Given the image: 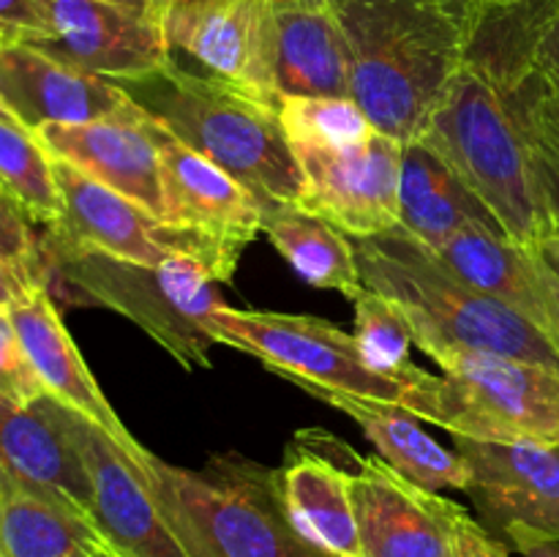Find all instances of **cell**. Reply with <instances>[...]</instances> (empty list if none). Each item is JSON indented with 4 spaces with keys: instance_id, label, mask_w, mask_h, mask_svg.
Returning <instances> with one entry per match:
<instances>
[{
    "instance_id": "6da1fadb",
    "label": "cell",
    "mask_w": 559,
    "mask_h": 557,
    "mask_svg": "<svg viewBox=\"0 0 559 557\" xmlns=\"http://www.w3.org/2000/svg\"><path fill=\"white\" fill-rule=\"evenodd\" d=\"M347 52L349 98L380 134L413 142L464 63L473 25L440 0H325Z\"/></svg>"
},
{
    "instance_id": "7a4b0ae2",
    "label": "cell",
    "mask_w": 559,
    "mask_h": 557,
    "mask_svg": "<svg viewBox=\"0 0 559 557\" xmlns=\"http://www.w3.org/2000/svg\"><path fill=\"white\" fill-rule=\"evenodd\" d=\"M353 246L366 289L399 306L413 344L424 353L437 344H456L559 371V353L535 322L464 284L409 235L393 229L353 238Z\"/></svg>"
},
{
    "instance_id": "3957f363",
    "label": "cell",
    "mask_w": 559,
    "mask_h": 557,
    "mask_svg": "<svg viewBox=\"0 0 559 557\" xmlns=\"http://www.w3.org/2000/svg\"><path fill=\"white\" fill-rule=\"evenodd\" d=\"M140 467L189 557H328L289 524L278 470L243 453H213L186 470L147 448Z\"/></svg>"
},
{
    "instance_id": "277c9868",
    "label": "cell",
    "mask_w": 559,
    "mask_h": 557,
    "mask_svg": "<svg viewBox=\"0 0 559 557\" xmlns=\"http://www.w3.org/2000/svg\"><path fill=\"white\" fill-rule=\"evenodd\" d=\"M118 85L169 134L218 164L260 200L298 205L304 175L278 123V109L175 60L156 74Z\"/></svg>"
},
{
    "instance_id": "5b68a950",
    "label": "cell",
    "mask_w": 559,
    "mask_h": 557,
    "mask_svg": "<svg viewBox=\"0 0 559 557\" xmlns=\"http://www.w3.org/2000/svg\"><path fill=\"white\" fill-rule=\"evenodd\" d=\"M418 140L448 164L522 249L549 238L527 145L500 87L464 60L426 118Z\"/></svg>"
},
{
    "instance_id": "8992f818",
    "label": "cell",
    "mask_w": 559,
    "mask_h": 557,
    "mask_svg": "<svg viewBox=\"0 0 559 557\" xmlns=\"http://www.w3.org/2000/svg\"><path fill=\"white\" fill-rule=\"evenodd\" d=\"M47 289L80 306H104L129 317L186 371L207 369L216 342L211 320L222 306L213 273L191 257L164 265L115 260L44 235Z\"/></svg>"
},
{
    "instance_id": "52a82bcc",
    "label": "cell",
    "mask_w": 559,
    "mask_h": 557,
    "mask_svg": "<svg viewBox=\"0 0 559 557\" xmlns=\"http://www.w3.org/2000/svg\"><path fill=\"white\" fill-rule=\"evenodd\" d=\"M426 355L442 375L420 369L409 382L404 410L415 418L456 437L559 448V371L456 344H437Z\"/></svg>"
},
{
    "instance_id": "ba28073f",
    "label": "cell",
    "mask_w": 559,
    "mask_h": 557,
    "mask_svg": "<svg viewBox=\"0 0 559 557\" xmlns=\"http://www.w3.org/2000/svg\"><path fill=\"white\" fill-rule=\"evenodd\" d=\"M211 331L218 344L254 355L306 393L336 391L407 407L409 382L377 371L360 353L353 333L338 331L320 317L229 309L222 304L213 315Z\"/></svg>"
},
{
    "instance_id": "9c48e42d",
    "label": "cell",
    "mask_w": 559,
    "mask_h": 557,
    "mask_svg": "<svg viewBox=\"0 0 559 557\" xmlns=\"http://www.w3.org/2000/svg\"><path fill=\"white\" fill-rule=\"evenodd\" d=\"M63 213L49 224V238L115 260L164 265L178 257L200 260L216 282H233L243 249L153 216L120 191L98 183L74 164L52 158Z\"/></svg>"
},
{
    "instance_id": "30bf717a",
    "label": "cell",
    "mask_w": 559,
    "mask_h": 557,
    "mask_svg": "<svg viewBox=\"0 0 559 557\" xmlns=\"http://www.w3.org/2000/svg\"><path fill=\"white\" fill-rule=\"evenodd\" d=\"M164 33L218 82L278 109L273 0H180L169 5Z\"/></svg>"
},
{
    "instance_id": "8fae6325",
    "label": "cell",
    "mask_w": 559,
    "mask_h": 557,
    "mask_svg": "<svg viewBox=\"0 0 559 557\" xmlns=\"http://www.w3.org/2000/svg\"><path fill=\"white\" fill-rule=\"evenodd\" d=\"M402 145L380 131L347 147L293 145L304 175L298 205L336 224L349 238L393 233L399 227Z\"/></svg>"
},
{
    "instance_id": "7c38bea8",
    "label": "cell",
    "mask_w": 559,
    "mask_h": 557,
    "mask_svg": "<svg viewBox=\"0 0 559 557\" xmlns=\"http://www.w3.org/2000/svg\"><path fill=\"white\" fill-rule=\"evenodd\" d=\"M93 484V522L120 557H189L158 511L140 464L98 424L52 399Z\"/></svg>"
},
{
    "instance_id": "4fadbf2b",
    "label": "cell",
    "mask_w": 559,
    "mask_h": 557,
    "mask_svg": "<svg viewBox=\"0 0 559 557\" xmlns=\"http://www.w3.org/2000/svg\"><path fill=\"white\" fill-rule=\"evenodd\" d=\"M453 437L469 464L467 495L502 535L533 533L559 541V448Z\"/></svg>"
},
{
    "instance_id": "5bb4252c",
    "label": "cell",
    "mask_w": 559,
    "mask_h": 557,
    "mask_svg": "<svg viewBox=\"0 0 559 557\" xmlns=\"http://www.w3.org/2000/svg\"><path fill=\"white\" fill-rule=\"evenodd\" d=\"M349 495L364 557H456L459 502L413 484L385 459L355 453Z\"/></svg>"
},
{
    "instance_id": "9a60e30c",
    "label": "cell",
    "mask_w": 559,
    "mask_h": 557,
    "mask_svg": "<svg viewBox=\"0 0 559 557\" xmlns=\"http://www.w3.org/2000/svg\"><path fill=\"white\" fill-rule=\"evenodd\" d=\"M52 36L36 49L112 82L140 80L173 63L164 25L104 0H47Z\"/></svg>"
},
{
    "instance_id": "2e32d148",
    "label": "cell",
    "mask_w": 559,
    "mask_h": 557,
    "mask_svg": "<svg viewBox=\"0 0 559 557\" xmlns=\"http://www.w3.org/2000/svg\"><path fill=\"white\" fill-rule=\"evenodd\" d=\"M355 453L325 431L300 429L278 467L289 524L328 557H364L349 495Z\"/></svg>"
},
{
    "instance_id": "e0dca14e",
    "label": "cell",
    "mask_w": 559,
    "mask_h": 557,
    "mask_svg": "<svg viewBox=\"0 0 559 557\" xmlns=\"http://www.w3.org/2000/svg\"><path fill=\"white\" fill-rule=\"evenodd\" d=\"M0 104L33 131L145 112L118 82L60 63L27 44L0 47Z\"/></svg>"
},
{
    "instance_id": "ac0fdd59",
    "label": "cell",
    "mask_w": 559,
    "mask_h": 557,
    "mask_svg": "<svg viewBox=\"0 0 559 557\" xmlns=\"http://www.w3.org/2000/svg\"><path fill=\"white\" fill-rule=\"evenodd\" d=\"M153 137L162 158L164 218L246 249L262 233L267 202L211 158L183 145L156 118Z\"/></svg>"
},
{
    "instance_id": "d6986e66",
    "label": "cell",
    "mask_w": 559,
    "mask_h": 557,
    "mask_svg": "<svg viewBox=\"0 0 559 557\" xmlns=\"http://www.w3.org/2000/svg\"><path fill=\"white\" fill-rule=\"evenodd\" d=\"M464 60L484 71L506 98L527 145L535 186L551 233L559 235V98L533 66V42L519 36H480Z\"/></svg>"
},
{
    "instance_id": "ffe728a7",
    "label": "cell",
    "mask_w": 559,
    "mask_h": 557,
    "mask_svg": "<svg viewBox=\"0 0 559 557\" xmlns=\"http://www.w3.org/2000/svg\"><path fill=\"white\" fill-rule=\"evenodd\" d=\"M36 134L52 158L74 164L98 183L164 218L162 158L147 112L76 126L52 123L36 129Z\"/></svg>"
},
{
    "instance_id": "44dd1931",
    "label": "cell",
    "mask_w": 559,
    "mask_h": 557,
    "mask_svg": "<svg viewBox=\"0 0 559 557\" xmlns=\"http://www.w3.org/2000/svg\"><path fill=\"white\" fill-rule=\"evenodd\" d=\"M9 317L14 322V331L20 336L22 349H25L27 364L36 371L44 393H49L52 399L63 402L66 407L76 410L85 418H91L93 424L102 426L140 464L145 446H140L131 437V431L118 418L109 399L102 393L96 377L91 375L74 339L66 331L63 320H60L52 293L47 287L33 289L25 300L11 306Z\"/></svg>"
},
{
    "instance_id": "7402d4cb",
    "label": "cell",
    "mask_w": 559,
    "mask_h": 557,
    "mask_svg": "<svg viewBox=\"0 0 559 557\" xmlns=\"http://www.w3.org/2000/svg\"><path fill=\"white\" fill-rule=\"evenodd\" d=\"M0 473L93 519V484L52 396L0 410Z\"/></svg>"
},
{
    "instance_id": "603a6c76",
    "label": "cell",
    "mask_w": 559,
    "mask_h": 557,
    "mask_svg": "<svg viewBox=\"0 0 559 557\" xmlns=\"http://www.w3.org/2000/svg\"><path fill=\"white\" fill-rule=\"evenodd\" d=\"M311 396L349 415L364 429L366 440L377 448L380 459H385L413 484L429 491H467L469 464L464 462L462 453L456 448L451 451V448L440 446L429 431L420 429L418 418L409 410L336 391H314Z\"/></svg>"
},
{
    "instance_id": "cb8c5ba5",
    "label": "cell",
    "mask_w": 559,
    "mask_h": 557,
    "mask_svg": "<svg viewBox=\"0 0 559 557\" xmlns=\"http://www.w3.org/2000/svg\"><path fill=\"white\" fill-rule=\"evenodd\" d=\"M278 96L349 98L347 52L325 0H273Z\"/></svg>"
},
{
    "instance_id": "d4e9b609",
    "label": "cell",
    "mask_w": 559,
    "mask_h": 557,
    "mask_svg": "<svg viewBox=\"0 0 559 557\" xmlns=\"http://www.w3.org/2000/svg\"><path fill=\"white\" fill-rule=\"evenodd\" d=\"M431 251L453 276L516 309L549 336L544 282L530 249L513 244L502 229L475 224Z\"/></svg>"
},
{
    "instance_id": "484cf974",
    "label": "cell",
    "mask_w": 559,
    "mask_h": 557,
    "mask_svg": "<svg viewBox=\"0 0 559 557\" xmlns=\"http://www.w3.org/2000/svg\"><path fill=\"white\" fill-rule=\"evenodd\" d=\"M486 224L502 229L478 197L420 140L402 145L399 173V233L437 249L462 229Z\"/></svg>"
},
{
    "instance_id": "4316f807",
    "label": "cell",
    "mask_w": 559,
    "mask_h": 557,
    "mask_svg": "<svg viewBox=\"0 0 559 557\" xmlns=\"http://www.w3.org/2000/svg\"><path fill=\"white\" fill-rule=\"evenodd\" d=\"M104 546L91 517L0 473V557H85Z\"/></svg>"
},
{
    "instance_id": "83f0119b",
    "label": "cell",
    "mask_w": 559,
    "mask_h": 557,
    "mask_svg": "<svg viewBox=\"0 0 559 557\" xmlns=\"http://www.w3.org/2000/svg\"><path fill=\"white\" fill-rule=\"evenodd\" d=\"M262 233L306 284L355 300L366 293L353 238L328 218L289 202H267Z\"/></svg>"
},
{
    "instance_id": "f1b7e54d",
    "label": "cell",
    "mask_w": 559,
    "mask_h": 557,
    "mask_svg": "<svg viewBox=\"0 0 559 557\" xmlns=\"http://www.w3.org/2000/svg\"><path fill=\"white\" fill-rule=\"evenodd\" d=\"M0 189L14 200L27 222L49 227L63 213L52 156L41 145L36 131L3 109H0Z\"/></svg>"
},
{
    "instance_id": "f546056e",
    "label": "cell",
    "mask_w": 559,
    "mask_h": 557,
    "mask_svg": "<svg viewBox=\"0 0 559 557\" xmlns=\"http://www.w3.org/2000/svg\"><path fill=\"white\" fill-rule=\"evenodd\" d=\"M278 123L289 147H347L377 134L364 109L338 96H282Z\"/></svg>"
},
{
    "instance_id": "4dcf8cb0",
    "label": "cell",
    "mask_w": 559,
    "mask_h": 557,
    "mask_svg": "<svg viewBox=\"0 0 559 557\" xmlns=\"http://www.w3.org/2000/svg\"><path fill=\"white\" fill-rule=\"evenodd\" d=\"M355 304V342L377 371L396 377L402 382H413L418 366L409 360L413 331L393 300L385 295L366 289L353 300Z\"/></svg>"
},
{
    "instance_id": "1f68e13d",
    "label": "cell",
    "mask_w": 559,
    "mask_h": 557,
    "mask_svg": "<svg viewBox=\"0 0 559 557\" xmlns=\"http://www.w3.org/2000/svg\"><path fill=\"white\" fill-rule=\"evenodd\" d=\"M44 393L14 331L9 311L0 309V410L25 407Z\"/></svg>"
},
{
    "instance_id": "d6a6232c",
    "label": "cell",
    "mask_w": 559,
    "mask_h": 557,
    "mask_svg": "<svg viewBox=\"0 0 559 557\" xmlns=\"http://www.w3.org/2000/svg\"><path fill=\"white\" fill-rule=\"evenodd\" d=\"M0 254L20 268L33 284L47 287V268H44L41 244L33 235L25 213L14 205L9 194L0 189Z\"/></svg>"
},
{
    "instance_id": "836d02e7",
    "label": "cell",
    "mask_w": 559,
    "mask_h": 557,
    "mask_svg": "<svg viewBox=\"0 0 559 557\" xmlns=\"http://www.w3.org/2000/svg\"><path fill=\"white\" fill-rule=\"evenodd\" d=\"M52 36L47 0H0V47H38Z\"/></svg>"
},
{
    "instance_id": "e575fe53",
    "label": "cell",
    "mask_w": 559,
    "mask_h": 557,
    "mask_svg": "<svg viewBox=\"0 0 559 557\" xmlns=\"http://www.w3.org/2000/svg\"><path fill=\"white\" fill-rule=\"evenodd\" d=\"M544 282L546 311H549V339L559 353V235H549L530 249Z\"/></svg>"
},
{
    "instance_id": "d590c367",
    "label": "cell",
    "mask_w": 559,
    "mask_h": 557,
    "mask_svg": "<svg viewBox=\"0 0 559 557\" xmlns=\"http://www.w3.org/2000/svg\"><path fill=\"white\" fill-rule=\"evenodd\" d=\"M453 549H456V557H511L508 546L495 538L484 524L475 522L462 506L453 519Z\"/></svg>"
},
{
    "instance_id": "8d00e7d4",
    "label": "cell",
    "mask_w": 559,
    "mask_h": 557,
    "mask_svg": "<svg viewBox=\"0 0 559 557\" xmlns=\"http://www.w3.org/2000/svg\"><path fill=\"white\" fill-rule=\"evenodd\" d=\"M533 66L544 74V80L549 82V87L559 98V5L535 36Z\"/></svg>"
},
{
    "instance_id": "74e56055",
    "label": "cell",
    "mask_w": 559,
    "mask_h": 557,
    "mask_svg": "<svg viewBox=\"0 0 559 557\" xmlns=\"http://www.w3.org/2000/svg\"><path fill=\"white\" fill-rule=\"evenodd\" d=\"M44 287V284H33L25 273L16 265H11L3 254H0V309L9 311L20 300H25L33 289Z\"/></svg>"
},
{
    "instance_id": "f35d334b",
    "label": "cell",
    "mask_w": 559,
    "mask_h": 557,
    "mask_svg": "<svg viewBox=\"0 0 559 557\" xmlns=\"http://www.w3.org/2000/svg\"><path fill=\"white\" fill-rule=\"evenodd\" d=\"M506 541L522 557H559V541L540 538L533 533H511Z\"/></svg>"
},
{
    "instance_id": "ab89813d",
    "label": "cell",
    "mask_w": 559,
    "mask_h": 557,
    "mask_svg": "<svg viewBox=\"0 0 559 557\" xmlns=\"http://www.w3.org/2000/svg\"><path fill=\"white\" fill-rule=\"evenodd\" d=\"M440 3L445 5V9H451L456 16H462L464 22L475 25V20H478L480 14H486V11L519 3V0H440Z\"/></svg>"
},
{
    "instance_id": "60d3db41",
    "label": "cell",
    "mask_w": 559,
    "mask_h": 557,
    "mask_svg": "<svg viewBox=\"0 0 559 557\" xmlns=\"http://www.w3.org/2000/svg\"><path fill=\"white\" fill-rule=\"evenodd\" d=\"M104 3H112L136 16H145V20L158 22V25H164V16L169 11L167 0H104Z\"/></svg>"
},
{
    "instance_id": "b9f144b4",
    "label": "cell",
    "mask_w": 559,
    "mask_h": 557,
    "mask_svg": "<svg viewBox=\"0 0 559 557\" xmlns=\"http://www.w3.org/2000/svg\"><path fill=\"white\" fill-rule=\"evenodd\" d=\"M85 557H120V555L112 549V546H104V549L93 552V555H85Z\"/></svg>"
},
{
    "instance_id": "7bdbcfd3",
    "label": "cell",
    "mask_w": 559,
    "mask_h": 557,
    "mask_svg": "<svg viewBox=\"0 0 559 557\" xmlns=\"http://www.w3.org/2000/svg\"><path fill=\"white\" fill-rule=\"evenodd\" d=\"M167 3H169V5H173V3H180V0H167Z\"/></svg>"
},
{
    "instance_id": "ee69618b",
    "label": "cell",
    "mask_w": 559,
    "mask_h": 557,
    "mask_svg": "<svg viewBox=\"0 0 559 557\" xmlns=\"http://www.w3.org/2000/svg\"><path fill=\"white\" fill-rule=\"evenodd\" d=\"M0 109H3V112H5V107H3V104H0Z\"/></svg>"
}]
</instances>
